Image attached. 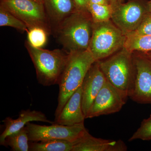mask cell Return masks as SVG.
<instances>
[{"label":"cell","mask_w":151,"mask_h":151,"mask_svg":"<svg viewBox=\"0 0 151 151\" xmlns=\"http://www.w3.org/2000/svg\"><path fill=\"white\" fill-rule=\"evenodd\" d=\"M95 61L89 49L68 53L67 63L58 84V103L55 120L71 95L81 86L86 73Z\"/></svg>","instance_id":"obj_2"},{"label":"cell","mask_w":151,"mask_h":151,"mask_svg":"<svg viewBox=\"0 0 151 151\" xmlns=\"http://www.w3.org/2000/svg\"><path fill=\"white\" fill-rule=\"evenodd\" d=\"M25 45L35 68L38 83L45 86L58 84L68 53L60 49L50 50L36 48L28 42Z\"/></svg>","instance_id":"obj_3"},{"label":"cell","mask_w":151,"mask_h":151,"mask_svg":"<svg viewBox=\"0 0 151 151\" xmlns=\"http://www.w3.org/2000/svg\"><path fill=\"white\" fill-rule=\"evenodd\" d=\"M29 139L25 127L8 136L4 146H9L13 151H29Z\"/></svg>","instance_id":"obj_17"},{"label":"cell","mask_w":151,"mask_h":151,"mask_svg":"<svg viewBox=\"0 0 151 151\" xmlns=\"http://www.w3.org/2000/svg\"><path fill=\"white\" fill-rule=\"evenodd\" d=\"M111 4L102 5L89 3L87 10L94 22H101L111 20L113 12Z\"/></svg>","instance_id":"obj_19"},{"label":"cell","mask_w":151,"mask_h":151,"mask_svg":"<svg viewBox=\"0 0 151 151\" xmlns=\"http://www.w3.org/2000/svg\"><path fill=\"white\" fill-rule=\"evenodd\" d=\"M89 3L94 4H111L110 0H89Z\"/></svg>","instance_id":"obj_25"},{"label":"cell","mask_w":151,"mask_h":151,"mask_svg":"<svg viewBox=\"0 0 151 151\" xmlns=\"http://www.w3.org/2000/svg\"><path fill=\"white\" fill-rule=\"evenodd\" d=\"M111 20L125 35L134 32L150 11L148 1L129 0L113 6Z\"/></svg>","instance_id":"obj_7"},{"label":"cell","mask_w":151,"mask_h":151,"mask_svg":"<svg viewBox=\"0 0 151 151\" xmlns=\"http://www.w3.org/2000/svg\"><path fill=\"white\" fill-rule=\"evenodd\" d=\"M86 119L81 106V86L70 97L54 124L72 126L84 123Z\"/></svg>","instance_id":"obj_14"},{"label":"cell","mask_w":151,"mask_h":151,"mask_svg":"<svg viewBox=\"0 0 151 151\" xmlns=\"http://www.w3.org/2000/svg\"><path fill=\"white\" fill-rule=\"evenodd\" d=\"M110 1H111V4L113 6H116L117 5L119 4L124 3V1L125 0H110Z\"/></svg>","instance_id":"obj_26"},{"label":"cell","mask_w":151,"mask_h":151,"mask_svg":"<svg viewBox=\"0 0 151 151\" xmlns=\"http://www.w3.org/2000/svg\"><path fill=\"white\" fill-rule=\"evenodd\" d=\"M75 3L76 8L78 10L88 11L89 0H73Z\"/></svg>","instance_id":"obj_24"},{"label":"cell","mask_w":151,"mask_h":151,"mask_svg":"<svg viewBox=\"0 0 151 151\" xmlns=\"http://www.w3.org/2000/svg\"><path fill=\"white\" fill-rule=\"evenodd\" d=\"M28 42L32 46L36 48H42L47 41L48 32L40 27H35L28 29Z\"/></svg>","instance_id":"obj_21"},{"label":"cell","mask_w":151,"mask_h":151,"mask_svg":"<svg viewBox=\"0 0 151 151\" xmlns=\"http://www.w3.org/2000/svg\"><path fill=\"white\" fill-rule=\"evenodd\" d=\"M140 139L143 141L151 140V114L147 119L141 123L140 127L129 139V142Z\"/></svg>","instance_id":"obj_22"},{"label":"cell","mask_w":151,"mask_h":151,"mask_svg":"<svg viewBox=\"0 0 151 151\" xmlns=\"http://www.w3.org/2000/svg\"><path fill=\"white\" fill-rule=\"evenodd\" d=\"M73 143L65 140H49L29 142L30 151H72Z\"/></svg>","instance_id":"obj_16"},{"label":"cell","mask_w":151,"mask_h":151,"mask_svg":"<svg viewBox=\"0 0 151 151\" xmlns=\"http://www.w3.org/2000/svg\"><path fill=\"white\" fill-rule=\"evenodd\" d=\"M132 54L124 47L106 59L97 61L107 81L128 97L134 76Z\"/></svg>","instance_id":"obj_4"},{"label":"cell","mask_w":151,"mask_h":151,"mask_svg":"<svg viewBox=\"0 0 151 151\" xmlns=\"http://www.w3.org/2000/svg\"><path fill=\"white\" fill-rule=\"evenodd\" d=\"M30 142L65 140L73 143L84 134L86 129L84 123L72 126L55 124L51 126L38 125L31 122L25 126Z\"/></svg>","instance_id":"obj_8"},{"label":"cell","mask_w":151,"mask_h":151,"mask_svg":"<svg viewBox=\"0 0 151 151\" xmlns=\"http://www.w3.org/2000/svg\"><path fill=\"white\" fill-rule=\"evenodd\" d=\"M32 122L54 124V122L49 120L45 114L41 111H31L29 109L22 110L19 113L17 119H14L7 117L3 120L2 122L4 124L5 128L0 136L1 145L4 146L5 140L8 136L21 129L29 122Z\"/></svg>","instance_id":"obj_13"},{"label":"cell","mask_w":151,"mask_h":151,"mask_svg":"<svg viewBox=\"0 0 151 151\" xmlns=\"http://www.w3.org/2000/svg\"><path fill=\"white\" fill-rule=\"evenodd\" d=\"M48 19L58 24L77 9L73 0H43Z\"/></svg>","instance_id":"obj_15"},{"label":"cell","mask_w":151,"mask_h":151,"mask_svg":"<svg viewBox=\"0 0 151 151\" xmlns=\"http://www.w3.org/2000/svg\"><path fill=\"white\" fill-rule=\"evenodd\" d=\"M145 53L147 56V57L150 60L151 62V51L148 52H145Z\"/></svg>","instance_id":"obj_27"},{"label":"cell","mask_w":151,"mask_h":151,"mask_svg":"<svg viewBox=\"0 0 151 151\" xmlns=\"http://www.w3.org/2000/svg\"><path fill=\"white\" fill-rule=\"evenodd\" d=\"M143 53L134 58V76L128 97L139 104H151V62Z\"/></svg>","instance_id":"obj_10"},{"label":"cell","mask_w":151,"mask_h":151,"mask_svg":"<svg viewBox=\"0 0 151 151\" xmlns=\"http://www.w3.org/2000/svg\"><path fill=\"white\" fill-rule=\"evenodd\" d=\"M93 22L88 11L76 10L57 25V37L65 51L69 53L89 49Z\"/></svg>","instance_id":"obj_1"},{"label":"cell","mask_w":151,"mask_h":151,"mask_svg":"<svg viewBox=\"0 0 151 151\" xmlns=\"http://www.w3.org/2000/svg\"><path fill=\"white\" fill-rule=\"evenodd\" d=\"M130 34L139 36L151 35V11L146 14L137 29L128 35Z\"/></svg>","instance_id":"obj_23"},{"label":"cell","mask_w":151,"mask_h":151,"mask_svg":"<svg viewBox=\"0 0 151 151\" xmlns=\"http://www.w3.org/2000/svg\"><path fill=\"white\" fill-rule=\"evenodd\" d=\"M126 35L111 20L93 22L89 50L96 61L113 55L124 47Z\"/></svg>","instance_id":"obj_5"},{"label":"cell","mask_w":151,"mask_h":151,"mask_svg":"<svg viewBox=\"0 0 151 151\" xmlns=\"http://www.w3.org/2000/svg\"><path fill=\"white\" fill-rule=\"evenodd\" d=\"M107 81L97 61H95L86 73L81 88V106L86 118L95 97Z\"/></svg>","instance_id":"obj_11"},{"label":"cell","mask_w":151,"mask_h":151,"mask_svg":"<svg viewBox=\"0 0 151 151\" xmlns=\"http://www.w3.org/2000/svg\"><path fill=\"white\" fill-rule=\"evenodd\" d=\"M0 26L11 27L22 32H27L28 30L24 23L1 5Z\"/></svg>","instance_id":"obj_20"},{"label":"cell","mask_w":151,"mask_h":151,"mask_svg":"<svg viewBox=\"0 0 151 151\" xmlns=\"http://www.w3.org/2000/svg\"><path fill=\"white\" fill-rule=\"evenodd\" d=\"M148 6L149 10L151 11V0L148 1Z\"/></svg>","instance_id":"obj_28"},{"label":"cell","mask_w":151,"mask_h":151,"mask_svg":"<svg viewBox=\"0 0 151 151\" xmlns=\"http://www.w3.org/2000/svg\"><path fill=\"white\" fill-rule=\"evenodd\" d=\"M128 97L107 80L94 99L86 119L119 112L127 103Z\"/></svg>","instance_id":"obj_9"},{"label":"cell","mask_w":151,"mask_h":151,"mask_svg":"<svg viewBox=\"0 0 151 151\" xmlns=\"http://www.w3.org/2000/svg\"><path fill=\"white\" fill-rule=\"evenodd\" d=\"M72 151H125L127 147L121 140L104 139L94 137L88 130L73 143Z\"/></svg>","instance_id":"obj_12"},{"label":"cell","mask_w":151,"mask_h":151,"mask_svg":"<svg viewBox=\"0 0 151 151\" xmlns=\"http://www.w3.org/2000/svg\"><path fill=\"white\" fill-rule=\"evenodd\" d=\"M124 47L129 51H137L147 52L151 51V35L139 36L134 35H126Z\"/></svg>","instance_id":"obj_18"},{"label":"cell","mask_w":151,"mask_h":151,"mask_svg":"<svg viewBox=\"0 0 151 151\" xmlns=\"http://www.w3.org/2000/svg\"><path fill=\"white\" fill-rule=\"evenodd\" d=\"M0 5L24 23L28 29L40 27L49 31V19L42 3L33 0H1Z\"/></svg>","instance_id":"obj_6"},{"label":"cell","mask_w":151,"mask_h":151,"mask_svg":"<svg viewBox=\"0 0 151 151\" xmlns=\"http://www.w3.org/2000/svg\"><path fill=\"white\" fill-rule=\"evenodd\" d=\"M33 1H35L37 2L43 4V0H33Z\"/></svg>","instance_id":"obj_29"}]
</instances>
